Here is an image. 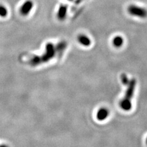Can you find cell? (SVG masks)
<instances>
[{
	"instance_id": "obj_1",
	"label": "cell",
	"mask_w": 147,
	"mask_h": 147,
	"mask_svg": "<svg viewBox=\"0 0 147 147\" xmlns=\"http://www.w3.org/2000/svg\"><path fill=\"white\" fill-rule=\"evenodd\" d=\"M58 53L57 45L55 46L52 43H47L45 46V52L42 56L35 55L32 57L29 61V64L31 66H36L43 63H47L51 60L56 56L57 53Z\"/></svg>"
},
{
	"instance_id": "obj_2",
	"label": "cell",
	"mask_w": 147,
	"mask_h": 147,
	"mask_svg": "<svg viewBox=\"0 0 147 147\" xmlns=\"http://www.w3.org/2000/svg\"><path fill=\"white\" fill-rule=\"evenodd\" d=\"M127 11L130 15L134 17L141 18H144L147 17V10L146 9L134 4L128 7Z\"/></svg>"
},
{
	"instance_id": "obj_3",
	"label": "cell",
	"mask_w": 147,
	"mask_h": 147,
	"mask_svg": "<svg viewBox=\"0 0 147 147\" xmlns=\"http://www.w3.org/2000/svg\"><path fill=\"white\" fill-rule=\"evenodd\" d=\"M136 85V80L134 79H132L130 80L129 83L127 85V89L126 91V93L125 96H124L123 99L130 100L132 98L133 96H134L135 88Z\"/></svg>"
},
{
	"instance_id": "obj_4",
	"label": "cell",
	"mask_w": 147,
	"mask_h": 147,
	"mask_svg": "<svg viewBox=\"0 0 147 147\" xmlns=\"http://www.w3.org/2000/svg\"><path fill=\"white\" fill-rule=\"evenodd\" d=\"M34 6L33 2L31 0H27L23 3L20 7V13L23 16H27L31 12Z\"/></svg>"
},
{
	"instance_id": "obj_5",
	"label": "cell",
	"mask_w": 147,
	"mask_h": 147,
	"mask_svg": "<svg viewBox=\"0 0 147 147\" xmlns=\"http://www.w3.org/2000/svg\"><path fill=\"white\" fill-rule=\"evenodd\" d=\"M67 13V6L65 4H61L58 8L57 12V18L59 20L63 21L65 19Z\"/></svg>"
},
{
	"instance_id": "obj_6",
	"label": "cell",
	"mask_w": 147,
	"mask_h": 147,
	"mask_svg": "<svg viewBox=\"0 0 147 147\" xmlns=\"http://www.w3.org/2000/svg\"><path fill=\"white\" fill-rule=\"evenodd\" d=\"M77 40L84 47H89L91 44V40L88 36L85 34H80L77 37Z\"/></svg>"
},
{
	"instance_id": "obj_7",
	"label": "cell",
	"mask_w": 147,
	"mask_h": 147,
	"mask_svg": "<svg viewBox=\"0 0 147 147\" xmlns=\"http://www.w3.org/2000/svg\"><path fill=\"white\" fill-rule=\"evenodd\" d=\"M109 110L105 108H102L98 110V112L96 115L97 119L99 121H103L106 119L109 116Z\"/></svg>"
},
{
	"instance_id": "obj_8",
	"label": "cell",
	"mask_w": 147,
	"mask_h": 147,
	"mask_svg": "<svg viewBox=\"0 0 147 147\" xmlns=\"http://www.w3.org/2000/svg\"><path fill=\"white\" fill-rule=\"evenodd\" d=\"M119 105H120L121 108L123 110H125V111H129V110H130L132 108L131 101L123 99L120 101V102H119Z\"/></svg>"
},
{
	"instance_id": "obj_9",
	"label": "cell",
	"mask_w": 147,
	"mask_h": 147,
	"mask_svg": "<svg viewBox=\"0 0 147 147\" xmlns=\"http://www.w3.org/2000/svg\"><path fill=\"white\" fill-rule=\"evenodd\" d=\"M112 44L115 47H121L124 44V39L120 36H117L113 39Z\"/></svg>"
},
{
	"instance_id": "obj_10",
	"label": "cell",
	"mask_w": 147,
	"mask_h": 147,
	"mask_svg": "<svg viewBox=\"0 0 147 147\" xmlns=\"http://www.w3.org/2000/svg\"><path fill=\"white\" fill-rule=\"evenodd\" d=\"M8 11L6 6L3 4H0V17L4 18L7 16Z\"/></svg>"
},
{
	"instance_id": "obj_11",
	"label": "cell",
	"mask_w": 147,
	"mask_h": 147,
	"mask_svg": "<svg viewBox=\"0 0 147 147\" xmlns=\"http://www.w3.org/2000/svg\"><path fill=\"white\" fill-rule=\"evenodd\" d=\"M121 81L124 85H126V86L128 85V84L130 82V80L128 79V77L125 73L122 74L121 75Z\"/></svg>"
},
{
	"instance_id": "obj_12",
	"label": "cell",
	"mask_w": 147,
	"mask_h": 147,
	"mask_svg": "<svg viewBox=\"0 0 147 147\" xmlns=\"http://www.w3.org/2000/svg\"><path fill=\"white\" fill-rule=\"evenodd\" d=\"M84 1V0H76V3H77V4H79V3H80L82 1Z\"/></svg>"
},
{
	"instance_id": "obj_13",
	"label": "cell",
	"mask_w": 147,
	"mask_h": 147,
	"mask_svg": "<svg viewBox=\"0 0 147 147\" xmlns=\"http://www.w3.org/2000/svg\"><path fill=\"white\" fill-rule=\"evenodd\" d=\"M0 147H9V146L7 145H6L2 144V145H0Z\"/></svg>"
},
{
	"instance_id": "obj_14",
	"label": "cell",
	"mask_w": 147,
	"mask_h": 147,
	"mask_svg": "<svg viewBox=\"0 0 147 147\" xmlns=\"http://www.w3.org/2000/svg\"><path fill=\"white\" fill-rule=\"evenodd\" d=\"M67 1H72L74 0H67Z\"/></svg>"
},
{
	"instance_id": "obj_15",
	"label": "cell",
	"mask_w": 147,
	"mask_h": 147,
	"mask_svg": "<svg viewBox=\"0 0 147 147\" xmlns=\"http://www.w3.org/2000/svg\"><path fill=\"white\" fill-rule=\"evenodd\" d=\"M146 144H147V138H146Z\"/></svg>"
}]
</instances>
